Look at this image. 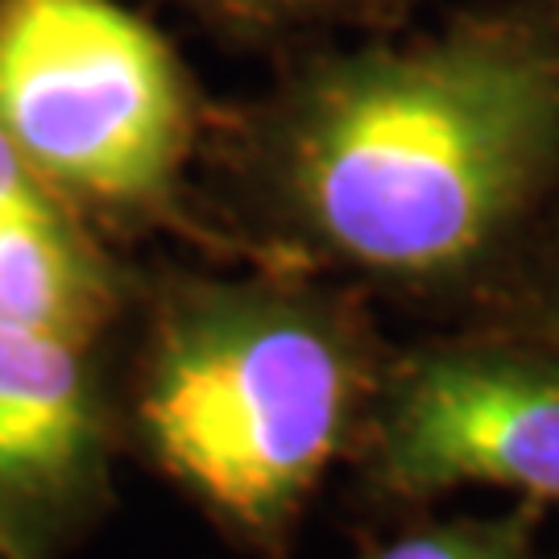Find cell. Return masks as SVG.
Wrapping results in <instances>:
<instances>
[{"label": "cell", "instance_id": "8992f818", "mask_svg": "<svg viewBox=\"0 0 559 559\" xmlns=\"http://www.w3.org/2000/svg\"><path fill=\"white\" fill-rule=\"evenodd\" d=\"M141 282L0 133V320L87 344L133 316Z\"/></svg>", "mask_w": 559, "mask_h": 559}, {"label": "cell", "instance_id": "3957f363", "mask_svg": "<svg viewBox=\"0 0 559 559\" xmlns=\"http://www.w3.org/2000/svg\"><path fill=\"white\" fill-rule=\"evenodd\" d=\"M0 133L92 228H175L224 258L295 265L191 212L200 87L117 0H0Z\"/></svg>", "mask_w": 559, "mask_h": 559}, {"label": "cell", "instance_id": "ba28073f", "mask_svg": "<svg viewBox=\"0 0 559 559\" xmlns=\"http://www.w3.org/2000/svg\"><path fill=\"white\" fill-rule=\"evenodd\" d=\"M493 290L506 302L501 328L559 348V207L531 233Z\"/></svg>", "mask_w": 559, "mask_h": 559}, {"label": "cell", "instance_id": "30bf717a", "mask_svg": "<svg viewBox=\"0 0 559 559\" xmlns=\"http://www.w3.org/2000/svg\"><path fill=\"white\" fill-rule=\"evenodd\" d=\"M0 559H13V556H4V551H0Z\"/></svg>", "mask_w": 559, "mask_h": 559}, {"label": "cell", "instance_id": "5b68a950", "mask_svg": "<svg viewBox=\"0 0 559 559\" xmlns=\"http://www.w3.org/2000/svg\"><path fill=\"white\" fill-rule=\"evenodd\" d=\"M104 344L0 320V551L67 559L117 506L120 399Z\"/></svg>", "mask_w": 559, "mask_h": 559}, {"label": "cell", "instance_id": "9c48e42d", "mask_svg": "<svg viewBox=\"0 0 559 559\" xmlns=\"http://www.w3.org/2000/svg\"><path fill=\"white\" fill-rule=\"evenodd\" d=\"M191 13L233 29H302V25H381L406 13L411 0H179Z\"/></svg>", "mask_w": 559, "mask_h": 559}, {"label": "cell", "instance_id": "52a82bcc", "mask_svg": "<svg viewBox=\"0 0 559 559\" xmlns=\"http://www.w3.org/2000/svg\"><path fill=\"white\" fill-rule=\"evenodd\" d=\"M535 506L498 519H443L415 526L365 559H531Z\"/></svg>", "mask_w": 559, "mask_h": 559}, {"label": "cell", "instance_id": "7a4b0ae2", "mask_svg": "<svg viewBox=\"0 0 559 559\" xmlns=\"http://www.w3.org/2000/svg\"><path fill=\"white\" fill-rule=\"evenodd\" d=\"M133 311L124 443L237 547L282 559L390 360L357 290L253 265L141 286Z\"/></svg>", "mask_w": 559, "mask_h": 559}, {"label": "cell", "instance_id": "277c9868", "mask_svg": "<svg viewBox=\"0 0 559 559\" xmlns=\"http://www.w3.org/2000/svg\"><path fill=\"white\" fill-rule=\"evenodd\" d=\"M357 452L394 501L506 489L559 506V348L498 323L390 353Z\"/></svg>", "mask_w": 559, "mask_h": 559}, {"label": "cell", "instance_id": "6da1fadb", "mask_svg": "<svg viewBox=\"0 0 559 559\" xmlns=\"http://www.w3.org/2000/svg\"><path fill=\"white\" fill-rule=\"evenodd\" d=\"M270 245L381 290H489L559 200V0L302 62L228 124Z\"/></svg>", "mask_w": 559, "mask_h": 559}]
</instances>
